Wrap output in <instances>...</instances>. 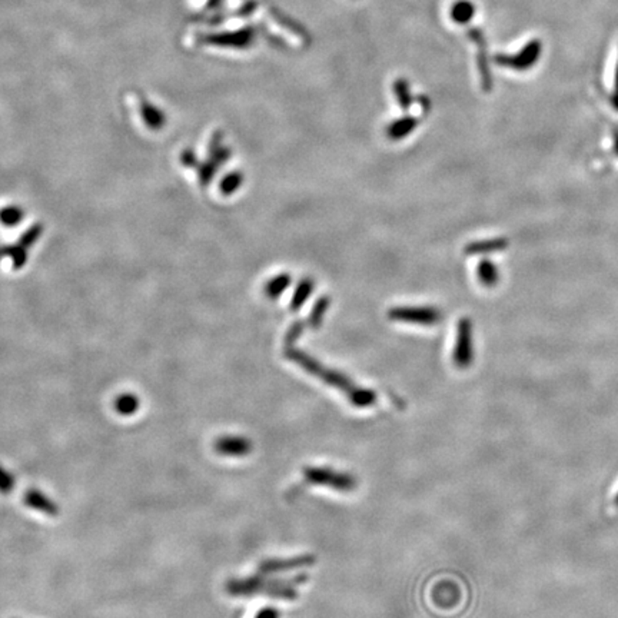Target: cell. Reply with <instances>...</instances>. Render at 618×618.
<instances>
[{"label": "cell", "instance_id": "obj_1", "mask_svg": "<svg viewBox=\"0 0 618 618\" xmlns=\"http://www.w3.org/2000/svg\"><path fill=\"white\" fill-rule=\"evenodd\" d=\"M285 358L289 359L290 362L297 363V365L302 368L305 372L316 377L326 385L334 387L342 394H345L349 404L356 408H368L377 403V394L372 389L358 387L347 375L341 374L340 371L326 368L323 363H321L319 361H316L315 358H312L311 355L305 354L301 349L293 347L286 348Z\"/></svg>", "mask_w": 618, "mask_h": 618}, {"label": "cell", "instance_id": "obj_2", "mask_svg": "<svg viewBox=\"0 0 618 618\" xmlns=\"http://www.w3.org/2000/svg\"><path fill=\"white\" fill-rule=\"evenodd\" d=\"M308 581L307 574H300L289 579L285 578H268V575L257 574L246 578H234L225 584V591L232 597H255L258 594L283 600L294 601L298 598V586L305 584Z\"/></svg>", "mask_w": 618, "mask_h": 618}, {"label": "cell", "instance_id": "obj_3", "mask_svg": "<svg viewBox=\"0 0 618 618\" xmlns=\"http://www.w3.org/2000/svg\"><path fill=\"white\" fill-rule=\"evenodd\" d=\"M304 478L308 484L328 487L340 492H349L356 488V478L348 472H340L328 466H305Z\"/></svg>", "mask_w": 618, "mask_h": 618}, {"label": "cell", "instance_id": "obj_4", "mask_svg": "<svg viewBox=\"0 0 618 618\" xmlns=\"http://www.w3.org/2000/svg\"><path fill=\"white\" fill-rule=\"evenodd\" d=\"M388 318L394 322L432 326L441 322L443 312L434 307H396L388 311Z\"/></svg>", "mask_w": 618, "mask_h": 618}, {"label": "cell", "instance_id": "obj_5", "mask_svg": "<svg viewBox=\"0 0 618 618\" xmlns=\"http://www.w3.org/2000/svg\"><path fill=\"white\" fill-rule=\"evenodd\" d=\"M452 361L459 370H466L474 362V340H472L471 319L462 318L457 325V340Z\"/></svg>", "mask_w": 618, "mask_h": 618}, {"label": "cell", "instance_id": "obj_6", "mask_svg": "<svg viewBox=\"0 0 618 618\" xmlns=\"http://www.w3.org/2000/svg\"><path fill=\"white\" fill-rule=\"evenodd\" d=\"M315 563H316V558H315V556H311V554H302V556L290 557V558H268V560L261 561V564L258 565V572L264 574V575H271L275 572H283V571L311 567Z\"/></svg>", "mask_w": 618, "mask_h": 618}, {"label": "cell", "instance_id": "obj_7", "mask_svg": "<svg viewBox=\"0 0 618 618\" xmlns=\"http://www.w3.org/2000/svg\"><path fill=\"white\" fill-rule=\"evenodd\" d=\"M539 53H541V42L531 41L517 55H514V56L498 55L495 58V62L501 66L511 67L514 70H527L535 65V62L539 59Z\"/></svg>", "mask_w": 618, "mask_h": 618}, {"label": "cell", "instance_id": "obj_8", "mask_svg": "<svg viewBox=\"0 0 618 618\" xmlns=\"http://www.w3.org/2000/svg\"><path fill=\"white\" fill-rule=\"evenodd\" d=\"M213 450L222 457H246L252 451V443L241 435H222L215 440Z\"/></svg>", "mask_w": 618, "mask_h": 618}, {"label": "cell", "instance_id": "obj_9", "mask_svg": "<svg viewBox=\"0 0 618 618\" xmlns=\"http://www.w3.org/2000/svg\"><path fill=\"white\" fill-rule=\"evenodd\" d=\"M468 36L477 45V62H478V70H480V75H481L483 86L485 90H490L492 88V81H491V72H490V66H488L485 38H484L483 32L478 29H471L468 32Z\"/></svg>", "mask_w": 618, "mask_h": 618}, {"label": "cell", "instance_id": "obj_10", "mask_svg": "<svg viewBox=\"0 0 618 618\" xmlns=\"http://www.w3.org/2000/svg\"><path fill=\"white\" fill-rule=\"evenodd\" d=\"M23 501L29 508H32V510L49 517H58L60 513L59 505L39 490H33V488L27 490L23 495Z\"/></svg>", "mask_w": 618, "mask_h": 618}, {"label": "cell", "instance_id": "obj_11", "mask_svg": "<svg viewBox=\"0 0 618 618\" xmlns=\"http://www.w3.org/2000/svg\"><path fill=\"white\" fill-rule=\"evenodd\" d=\"M253 38H255V30L248 27L235 33H222L213 36L209 41L227 48H246L248 45H250Z\"/></svg>", "mask_w": 618, "mask_h": 618}, {"label": "cell", "instance_id": "obj_12", "mask_svg": "<svg viewBox=\"0 0 618 618\" xmlns=\"http://www.w3.org/2000/svg\"><path fill=\"white\" fill-rule=\"evenodd\" d=\"M417 125H418V121L415 118H412V116H405V118H401V119H396L391 125H388L387 136L391 140H403L410 133H412L415 130Z\"/></svg>", "mask_w": 618, "mask_h": 618}, {"label": "cell", "instance_id": "obj_13", "mask_svg": "<svg viewBox=\"0 0 618 618\" xmlns=\"http://www.w3.org/2000/svg\"><path fill=\"white\" fill-rule=\"evenodd\" d=\"M314 289H315V282H314V279H311V278H304V279L298 283V286H297V289H295V293H294V295H293V301H290V309H293L294 312H297V311H298V309L307 302V300L312 295Z\"/></svg>", "mask_w": 618, "mask_h": 618}, {"label": "cell", "instance_id": "obj_14", "mask_svg": "<svg viewBox=\"0 0 618 618\" xmlns=\"http://www.w3.org/2000/svg\"><path fill=\"white\" fill-rule=\"evenodd\" d=\"M290 281L293 279H290L289 274H279L278 276H274L265 285V295L269 300H278V297H281L288 289Z\"/></svg>", "mask_w": 618, "mask_h": 618}, {"label": "cell", "instance_id": "obj_15", "mask_svg": "<svg viewBox=\"0 0 618 618\" xmlns=\"http://www.w3.org/2000/svg\"><path fill=\"white\" fill-rule=\"evenodd\" d=\"M330 305H331V300L326 297V295L316 301V304L314 305V308H312V311H311V314L308 316L307 325L309 326V328H312V330H318L319 328V326L323 322V318H325L326 312H328Z\"/></svg>", "mask_w": 618, "mask_h": 618}, {"label": "cell", "instance_id": "obj_16", "mask_svg": "<svg viewBox=\"0 0 618 618\" xmlns=\"http://www.w3.org/2000/svg\"><path fill=\"white\" fill-rule=\"evenodd\" d=\"M140 407V401L139 398L135 396L133 394H123L121 396L116 398L115 401V410L119 415L123 417H132L136 414V411Z\"/></svg>", "mask_w": 618, "mask_h": 618}, {"label": "cell", "instance_id": "obj_17", "mask_svg": "<svg viewBox=\"0 0 618 618\" xmlns=\"http://www.w3.org/2000/svg\"><path fill=\"white\" fill-rule=\"evenodd\" d=\"M474 15H476V6L468 2V0H458L451 9L452 20L459 25L468 23L472 18H474Z\"/></svg>", "mask_w": 618, "mask_h": 618}, {"label": "cell", "instance_id": "obj_18", "mask_svg": "<svg viewBox=\"0 0 618 618\" xmlns=\"http://www.w3.org/2000/svg\"><path fill=\"white\" fill-rule=\"evenodd\" d=\"M477 275H478L480 282L488 288L494 286L499 279V274H498L497 267L494 265V262H491L488 260H484L478 264Z\"/></svg>", "mask_w": 618, "mask_h": 618}, {"label": "cell", "instance_id": "obj_19", "mask_svg": "<svg viewBox=\"0 0 618 618\" xmlns=\"http://www.w3.org/2000/svg\"><path fill=\"white\" fill-rule=\"evenodd\" d=\"M505 246H506V241L505 239H488V241L469 243L465 248V252L471 253V255H478V253H488V252H492V250L504 249Z\"/></svg>", "mask_w": 618, "mask_h": 618}, {"label": "cell", "instance_id": "obj_20", "mask_svg": "<svg viewBox=\"0 0 618 618\" xmlns=\"http://www.w3.org/2000/svg\"><path fill=\"white\" fill-rule=\"evenodd\" d=\"M394 93L399 107L404 109V111H408L412 105V96L405 79H396V82L394 83Z\"/></svg>", "mask_w": 618, "mask_h": 618}, {"label": "cell", "instance_id": "obj_21", "mask_svg": "<svg viewBox=\"0 0 618 618\" xmlns=\"http://www.w3.org/2000/svg\"><path fill=\"white\" fill-rule=\"evenodd\" d=\"M242 184H243V173L241 170H234L221 180L220 189L225 196H231L242 187Z\"/></svg>", "mask_w": 618, "mask_h": 618}, {"label": "cell", "instance_id": "obj_22", "mask_svg": "<svg viewBox=\"0 0 618 618\" xmlns=\"http://www.w3.org/2000/svg\"><path fill=\"white\" fill-rule=\"evenodd\" d=\"M220 168H221V166L217 165L215 161H212L210 158H209L206 162H203L202 165H199L198 169H199V180H201V185H202V187H208V185H209V182L213 179L216 170L220 169Z\"/></svg>", "mask_w": 618, "mask_h": 618}, {"label": "cell", "instance_id": "obj_23", "mask_svg": "<svg viewBox=\"0 0 618 618\" xmlns=\"http://www.w3.org/2000/svg\"><path fill=\"white\" fill-rule=\"evenodd\" d=\"M16 487V480L12 472H9L5 466L0 465V494L8 495Z\"/></svg>", "mask_w": 618, "mask_h": 618}, {"label": "cell", "instance_id": "obj_24", "mask_svg": "<svg viewBox=\"0 0 618 618\" xmlns=\"http://www.w3.org/2000/svg\"><path fill=\"white\" fill-rule=\"evenodd\" d=\"M304 330H305V323L302 321H297L290 325V328L288 330V332L285 335V345L288 348L293 347L301 338V335L304 334Z\"/></svg>", "mask_w": 618, "mask_h": 618}, {"label": "cell", "instance_id": "obj_25", "mask_svg": "<svg viewBox=\"0 0 618 618\" xmlns=\"http://www.w3.org/2000/svg\"><path fill=\"white\" fill-rule=\"evenodd\" d=\"M281 612L274 607H265L258 611L255 618H279Z\"/></svg>", "mask_w": 618, "mask_h": 618}, {"label": "cell", "instance_id": "obj_26", "mask_svg": "<svg viewBox=\"0 0 618 618\" xmlns=\"http://www.w3.org/2000/svg\"><path fill=\"white\" fill-rule=\"evenodd\" d=\"M180 159H182V163L187 165V166H199L196 162V155L189 149L182 154Z\"/></svg>", "mask_w": 618, "mask_h": 618}, {"label": "cell", "instance_id": "obj_27", "mask_svg": "<svg viewBox=\"0 0 618 618\" xmlns=\"http://www.w3.org/2000/svg\"><path fill=\"white\" fill-rule=\"evenodd\" d=\"M614 106L618 109V66H617V76H615V90H614Z\"/></svg>", "mask_w": 618, "mask_h": 618}, {"label": "cell", "instance_id": "obj_28", "mask_svg": "<svg viewBox=\"0 0 618 618\" xmlns=\"http://www.w3.org/2000/svg\"><path fill=\"white\" fill-rule=\"evenodd\" d=\"M614 504L618 506V492H617V495H615V498H614Z\"/></svg>", "mask_w": 618, "mask_h": 618}, {"label": "cell", "instance_id": "obj_29", "mask_svg": "<svg viewBox=\"0 0 618 618\" xmlns=\"http://www.w3.org/2000/svg\"><path fill=\"white\" fill-rule=\"evenodd\" d=\"M615 149H617V152H618V136L615 137Z\"/></svg>", "mask_w": 618, "mask_h": 618}]
</instances>
